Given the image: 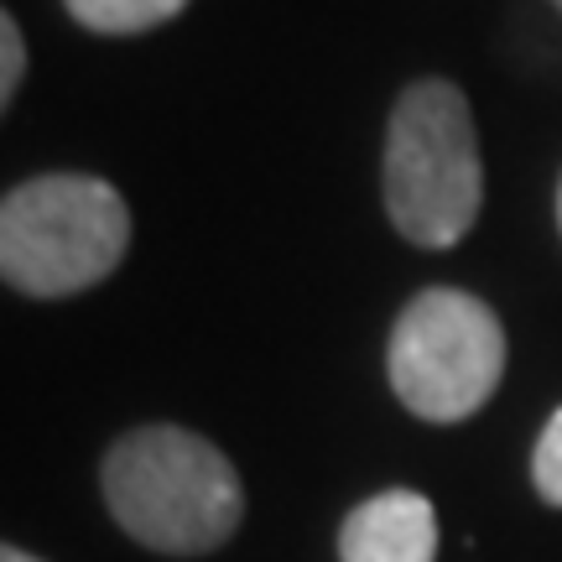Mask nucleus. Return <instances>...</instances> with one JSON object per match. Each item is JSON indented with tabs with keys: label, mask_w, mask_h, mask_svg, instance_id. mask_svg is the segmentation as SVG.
<instances>
[{
	"label": "nucleus",
	"mask_w": 562,
	"mask_h": 562,
	"mask_svg": "<svg viewBox=\"0 0 562 562\" xmlns=\"http://www.w3.org/2000/svg\"><path fill=\"white\" fill-rule=\"evenodd\" d=\"M21 74H26V42H21V26L11 21V11H0V115L16 100Z\"/></svg>",
	"instance_id": "6e6552de"
},
{
	"label": "nucleus",
	"mask_w": 562,
	"mask_h": 562,
	"mask_svg": "<svg viewBox=\"0 0 562 562\" xmlns=\"http://www.w3.org/2000/svg\"><path fill=\"white\" fill-rule=\"evenodd\" d=\"M131 250V209L104 178L47 172L0 199V281L26 297L100 286Z\"/></svg>",
	"instance_id": "7ed1b4c3"
},
{
	"label": "nucleus",
	"mask_w": 562,
	"mask_h": 562,
	"mask_svg": "<svg viewBox=\"0 0 562 562\" xmlns=\"http://www.w3.org/2000/svg\"><path fill=\"white\" fill-rule=\"evenodd\" d=\"M531 484L547 505L562 510V406L547 417L542 438H537V453H531Z\"/></svg>",
	"instance_id": "0eeeda50"
},
{
	"label": "nucleus",
	"mask_w": 562,
	"mask_h": 562,
	"mask_svg": "<svg viewBox=\"0 0 562 562\" xmlns=\"http://www.w3.org/2000/svg\"><path fill=\"white\" fill-rule=\"evenodd\" d=\"M0 562H42V558H32V552H21V547H5V542H0Z\"/></svg>",
	"instance_id": "1a4fd4ad"
},
{
	"label": "nucleus",
	"mask_w": 562,
	"mask_h": 562,
	"mask_svg": "<svg viewBox=\"0 0 562 562\" xmlns=\"http://www.w3.org/2000/svg\"><path fill=\"white\" fill-rule=\"evenodd\" d=\"M552 5H558V11H562V0H552Z\"/></svg>",
	"instance_id": "9b49d317"
},
{
	"label": "nucleus",
	"mask_w": 562,
	"mask_h": 562,
	"mask_svg": "<svg viewBox=\"0 0 562 562\" xmlns=\"http://www.w3.org/2000/svg\"><path fill=\"white\" fill-rule=\"evenodd\" d=\"M385 375L412 417L463 422L501 391L505 328L474 292L427 286L391 328Z\"/></svg>",
	"instance_id": "20e7f679"
},
{
	"label": "nucleus",
	"mask_w": 562,
	"mask_h": 562,
	"mask_svg": "<svg viewBox=\"0 0 562 562\" xmlns=\"http://www.w3.org/2000/svg\"><path fill=\"white\" fill-rule=\"evenodd\" d=\"M104 505L125 537L151 552L199 558L235 537L245 516V490L235 463L199 432L136 427L125 432L100 469Z\"/></svg>",
	"instance_id": "f257e3e1"
},
{
	"label": "nucleus",
	"mask_w": 562,
	"mask_h": 562,
	"mask_svg": "<svg viewBox=\"0 0 562 562\" xmlns=\"http://www.w3.org/2000/svg\"><path fill=\"white\" fill-rule=\"evenodd\" d=\"M381 193L396 235L422 250H448L474 229L484 203V161L474 110L459 83L417 79L402 89L385 125Z\"/></svg>",
	"instance_id": "f03ea898"
},
{
	"label": "nucleus",
	"mask_w": 562,
	"mask_h": 562,
	"mask_svg": "<svg viewBox=\"0 0 562 562\" xmlns=\"http://www.w3.org/2000/svg\"><path fill=\"white\" fill-rule=\"evenodd\" d=\"M68 16L89 26V32H104V37H136V32H151L161 21H172L188 5V0H63Z\"/></svg>",
	"instance_id": "423d86ee"
},
{
	"label": "nucleus",
	"mask_w": 562,
	"mask_h": 562,
	"mask_svg": "<svg viewBox=\"0 0 562 562\" xmlns=\"http://www.w3.org/2000/svg\"><path fill=\"white\" fill-rule=\"evenodd\" d=\"M438 510L417 490H385L355 505L339 526V562H432Z\"/></svg>",
	"instance_id": "39448f33"
},
{
	"label": "nucleus",
	"mask_w": 562,
	"mask_h": 562,
	"mask_svg": "<svg viewBox=\"0 0 562 562\" xmlns=\"http://www.w3.org/2000/svg\"><path fill=\"white\" fill-rule=\"evenodd\" d=\"M558 229H562V182H558Z\"/></svg>",
	"instance_id": "9d476101"
}]
</instances>
